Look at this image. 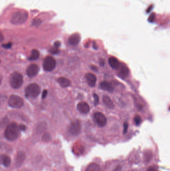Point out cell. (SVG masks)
<instances>
[{"instance_id":"obj_1","label":"cell","mask_w":170,"mask_h":171,"mask_svg":"<svg viewBox=\"0 0 170 171\" xmlns=\"http://www.w3.org/2000/svg\"><path fill=\"white\" fill-rule=\"evenodd\" d=\"M20 130L19 126L16 123H12L9 124L5 131L4 135L6 138L9 141H15L20 136Z\"/></svg>"},{"instance_id":"obj_30","label":"cell","mask_w":170,"mask_h":171,"mask_svg":"<svg viewBox=\"0 0 170 171\" xmlns=\"http://www.w3.org/2000/svg\"><path fill=\"white\" fill-rule=\"evenodd\" d=\"M155 14H154V13L152 14L151 16L149 17V19H148L149 22H153L154 21V19H155Z\"/></svg>"},{"instance_id":"obj_9","label":"cell","mask_w":170,"mask_h":171,"mask_svg":"<svg viewBox=\"0 0 170 171\" xmlns=\"http://www.w3.org/2000/svg\"><path fill=\"white\" fill-rule=\"evenodd\" d=\"M40 68L38 65L36 64H32L27 68V75L30 78H33L38 74Z\"/></svg>"},{"instance_id":"obj_22","label":"cell","mask_w":170,"mask_h":171,"mask_svg":"<svg viewBox=\"0 0 170 171\" xmlns=\"http://www.w3.org/2000/svg\"><path fill=\"white\" fill-rule=\"evenodd\" d=\"M134 121L137 125H139L142 122V119L139 115H136L134 118Z\"/></svg>"},{"instance_id":"obj_23","label":"cell","mask_w":170,"mask_h":171,"mask_svg":"<svg viewBox=\"0 0 170 171\" xmlns=\"http://www.w3.org/2000/svg\"><path fill=\"white\" fill-rule=\"evenodd\" d=\"M51 139V135L48 133H46L44 134L43 137V140L44 142L50 141Z\"/></svg>"},{"instance_id":"obj_33","label":"cell","mask_w":170,"mask_h":171,"mask_svg":"<svg viewBox=\"0 0 170 171\" xmlns=\"http://www.w3.org/2000/svg\"><path fill=\"white\" fill-rule=\"evenodd\" d=\"M147 171H157V169L155 167L151 166V167H149V168L148 169Z\"/></svg>"},{"instance_id":"obj_13","label":"cell","mask_w":170,"mask_h":171,"mask_svg":"<svg viewBox=\"0 0 170 171\" xmlns=\"http://www.w3.org/2000/svg\"><path fill=\"white\" fill-rule=\"evenodd\" d=\"M81 41V36L79 34H74L69 37L68 39V43L72 46H75L79 43Z\"/></svg>"},{"instance_id":"obj_8","label":"cell","mask_w":170,"mask_h":171,"mask_svg":"<svg viewBox=\"0 0 170 171\" xmlns=\"http://www.w3.org/2000/svg\"><path fill=\"white\" fill-rule=\"evenodd\" d=\"M94 118L99 127H104L107 124V119L106 117L101 112H96L94 115Z\"/></svg>"},{"instance_id":"obj_7","label":"cell","mask_w":170,"mask_h":171,"mask_svg":"<svg viewBox=\"0 0 170 171\" xmlns=\"http://www.w3.org/2000/svg\"><path fill=\"white\" fill-rule=\"evenodd\" d=\"M81 123L78 121L73 122L68 127V132L74 136L79 135L81 133Z\"/></svg>"},{"instance_id":"obj_10","label":"cell","mask_w":170,"mask_h":171,"mask_svg":"<svg viewBox=\"0 0 170 171\" xmlns=\"http://www.w3.org/2000/svg\"><path fill=\"white\" fill-rule=\"evenodd\" d=\"M86 80L89 86L93 87L96 83V77L91 73H87L85 76Z\"/></svg>"},{"instance_id":"obj_24","label":"cell","mask_w":170,"mask_h":171,"mask_svg":"<svg viewBox=\"0 0 170 171\" xmlns=\"http://www.w3.org/2000/svg\"><path fill=\"white\" fill-rule=\"evenodd\" d=\"M93 96L94 98V105L95 106H96L98 104V103H99V97L96 94H93Z\"/></svg>"},{"instance_id":"obj_4","label":"cell","mask_w":170,"mask_h":171,"mask_svg":"<svg viewBox=\"0 0 170 171\" xmlns=\"http://www.w3.org/2000/svg\"><path fill=\"white\" fill-rule=\"evenodd\" d=\"M9 83L11 86L14 89L20 88L23 84V76L17 72L12 73L9 78Z\"/></svg>"},{"instance_id":"obj_3","label":"cell","mask_w":170,"mask_h":171,"mask_svg":"<svg viewBox=\"0 0 170 171\" xmlns=\"http://www.w3.org/2000/svg\"><path fill=\"white\" fill-rule=\"evenodd\" d=\"M40 89L36 84H31L27 87L25 90V94L27 97L31 98H35L40 94Z\"/></svg>"},{"instance_id":"obj_21","label":"cell","mask_w":170,"mask_h":171,"mask_svg":"<svg viewBox=\"0 0 170 171\" xmlns=\"http://www.w3.org/2000/svg\"><path fill=\"white\" fill-rule=\"evenodd\" d=\"M40 56V53L37 50H33L32 52L31 55L28 58V59L30 61H35L38 59Z\"/></svg>"},{"instance_id":"obj_20","label":"cell","mask_w":170,"mask_h":171,"mask_svg":"<svg viewBox=\"0 0 170 171\" xmlns=\"http://www.w3.org/2000/svg\"><path fill=\"white\" fill-rule=\"evenodd\" d=\"M58 82L60 86L66 88L70 85V81L68 79L64 77H60L58 80Z\"/></svg>"},{"instance_id":"obj_36","label":"cell","mask_w":170,"mask_h":171,"mask_svg":"<svg viewBox=\"0 0 170 171\" xmlns=\"http://www.w3.org/2000/svg\"><path fill=\"white\" fill-rule=\"evenodd\" d=\"M4 39V37L3 34L0 32V43L3 41Z\"/></svg>"},{"instance_id":"obj_27","label":"cell","mask_w":170,"mask_h":171,"mask_svg":"<svg viewBox=\"0 0 170 171\" xmlns=\"http://www.w3.org/2000/svg\"><path fill=\"white\" fill-rule=\"evenodd\" d=\"M128 124L127 122L124 124V130H123V134H125L127 133L128 131Z\"/></svg>"},{"instance_id":"obj_17","label":"cell","mask_w":170,"mask_h":171,"mask_svg":"<svg viewBox=\"0 0 170 171\" xmlns=\"http://www.w3.org/2000/svg\"><path fill=\"white\" fill-rule=\"evenodd\" d=\"M109 64L112 69H118L119 67L120 66V64L119 61L115 57H111L109 59Z\"/></svg>"},{"instance_id":"obj_34","label":"cell","mask_w":170,"mask_h":171,"mask_svg":"<svg viewBox=\"0 0 170 171\" xmlns=\"http://www.w3.org/2000/svg\"><path fill=\"white\" fill-rule=\"evenodd\" d=\"M122 170V167L120 165H118L112 171H121Z\"/></svg>"},{"instance_id":"obj_18","label":"cell","mask_w":170,"mask_h":171,"mask_svg":"<svg viewBox=\"0 0 170 171\" xmlns=\"http://www.w3.org/2000/svg\"><path fill=\"white\" fill-rule=\"evenodd\" d=\"M103 101L105 105L107 107V108L110 109H112L114 108V105L113 104L111 99L107 96H104L103 97Z\"/></svg>"},{"instance_id":"obj_26","label":"cell","mask_w":170,"mask_h":171,"mask_svg":"<svg viewBox=\"0 0 170 171\" xmlns=\"http://www.w3.org/2000/svg\"><path fill=\"white\" fill-rule=\"evenodd\" d=\"M40 23H41V21L40 19H35L32 24L34 26H38L40 24Z\"/></svg>"},{"instance_id":"obj_2","label":"cell","mask_w":170,"mask_h":171,"mask_svg":"<svg viewBox=\"0 0 170 171\" xmlns=\"http://www.w3.org/2000/svg\"><path fill=\"white\" fill-rule=\"evenodd\" d=\"M28 14L25 11H17L13 13L10 19L11 23L15 25L23 24L27 21Z\"/></svg>"},{"instance_id":"obj_16","label":"cell","mask_w":170,"mask_h":171,"mask_svg":"<svg viewBox=\"0 0 170 171\" xmlns=\"http://www.w3.org/2000/svg\"><path fill=\"white\" fill-rule=\"evenodd\" d=\"M118 69H119V76L120 77H121L122 78H124L127 77L129 71L126 66L120 65Z\"/></svg>"},{"instance_id":"obj_35","label":"cell","mask_w":170,"mask_h":171,"mask_svg":"<svg viewBox=\"0 0 170 171\" xmlns=\"http://www.w3.org/2000/svg\"><path fill=\"white\" fill-rule=\"evenodd\" d=\"M60 46V43L59 42V41H56V42H55V47L58 48H59Z\"/></svg>"},{"instance_id":"obj_39","label":"cell","mask_w":170,"mask_h":171,"mask_svg":"<svg viewBox=\"0 0 170 171\" xmlns=\"http://www.w3.org/2000/svg\"><path fill=\"white\" fill-rule=\"evenodd\" d=\"M2 79V78L1 76H0V84H1Z\"/></svg>"},{"instance_id":"obj_31","label":"cell","mask_w":170,"mask_h":171,"mask_svg":"<svg viewBox=\"0 0 170 171\" xmlns=\"http://www.w3.org/2000/svg\"><path fill=\"white\" fill-rule=\"evenodd\" d=\"M19 128H20V131H25L26 129V126L24 125H23V124H21V125H20L19 126Z\"/></svg>"},{"instance_id":"obj_6","label":"cell","mask_w":170,"mask_h":171,"mask_svg":"<svg viewBox=\"0 0 170 171\" xmlns=\"http://www.w3.org/2000/svg\"><path fill=\"white\" fill-rule=\"evenodd\" d=\"M8 104L12 108L17 109L23 107L24 101L20 97L17 95H12L9 98Z\"/></svg>"},{"instance_id":"obj_14","label":"cell","mask_w":170,"mask_h":171,"mask_svg":"<svg viewBox=\"0 0 170 171\" xmlns=\"http://www.w3.org/2000/svg\"><path fill=\"white\" fill-rule=\"evenodd\" d=\"M11 163V159L7 155H0V164L5 167H8L10 166Z\"/></svg>"},{"instance_id":"obj_37","label":"cell","mask_w":170,"mask_h":171,"mask_svg":"<svg viewBox=\"0 0 170 171\" xmlns=\"http://www.w3.org/2000/svg\"><path fill=\"white\" fill-rule=\"evenodd\" d=\"M99 64L101 66H104L105 65V61L103 59H100L99 60Z\"/></svg>"},{"instance_id":"obj_11","label":"cell","mask_w":170,"mask_h":171,"mask_svg":"<svg viewBox=\"0 0 170 171\" xmlns=\"http://www.w3.org/2000/svg\"><path fill=\"white\" fill-rule=\"evenodd\" d=\"M77 109L81 113L86 114L89 112L90 108L89 104L85 102L79 103L77 106Z\"/></svg>"},{"instance_id":"obj_12","label":"cell","mask_w":170,"mask_h":171,"mask_svg":"<svg viewBox=\"0 0 170 171\" xmlns=\"http://www.w3.org/2000/svg\"><path fill=\"white\" fill-rule=\"evenodd\" d=\"M26 158V154L23 151H19L17 154L16 158V165L17 167L21 166L23 162H24Z\"/></svg>"},{"instance_id":"obj_32","label":"cell","mask_w":170,"mask_h":171,"mask_svg":"<svg viewBox=\"0 0 170 171\" xmlns=\"http://www.w3.org/2000/svg\"><path fill=\"white\" fill-rule=\"evenodd\" d=\"M47 95V91L46 90H44L43 91V94H42V98H46Z\"/></svg>"},{"instance_id":"obj_19","label":"cell","mask_w":170,"mask_h":171,"mask_svg":"<svg viewBox=\"0 0 170 171\" xmlns=\"http://www.w3.org/2000/svg\"><path fill=\"white\" fill-rule=\"evenodd\" d=\"M85 171H102L99 165L95 163H91L86 168Z\"/></svg>"},{"instance_id":"obj_25","label":"cell","mask_w":170,"mask_h":171,"mask_svg":"<svg viewBox=\"0 0 170 171\" xmlns=\"http://www.w3.org/2000/svg\"><path fill=\"white\" fill-rule=\"evenodd\" d=\"M50 52L51 54H57L59 53V48H58L54 47L50 49Z\"/></svg>"},{"instance_id":"obj_15","label":"cell","mask_w":170,"mask_h":171,"mask_svg":"<svg viewBox=\"0 0 170 171\" xmlns=\"http://www.w3.org/2000/svg\"><path fill=\"white\" fill-rule=\"evenodd\" d=\"M100 87L104 90L107 91L108 92H113L114 91V88L109 83L106 81H103L100 84Z\"/></svg>"},{"instance_id":"obj_38","label":"cell","mask_w":170,"mask_h":171,"mask_svg":"<svg viewBox=\"0 0 170 171\" xmlns=\"http://www.w3.org/2000/svg\"><path fill=\"white\" fill-rule=\"evenodd\" d=\"M91 68L94 71L97 72L98 71V68L97 67L95 66H92L91 67Z\"/></svg>"},{"instance_id":"obj_40","label":"cell","mask_w":170,"mask_h":171,"mask_svg":"<svg viewBox=\"0 0 170 171\" xmlns=\"http://www.w3.org/2000/svg\"><path fill=\"white\" fill-rule=\"evenodd\" d=\"M0 63H1V61H0Z\"/></svg>"},{"instance_id":"obj_29","label":"cell","mask_w":170,"mask_h":171,"mask_svg":"<svg viewBox=\"0 0 170 171\" xmlns=\"http://www.w3.org/2000/svg\"><path fill=\"white\" fill-rule=\"evenodd\" d=\"M145 157H146L145 159L146 160V161H149L150 160V159H151L152 155L151 154V152L149 153H147L146 154V155H145Z\"/></svg>"},{"instance_id":"obj_28","label":"cell","mask_w":170,"mask_h":171,"mask_svg":"<svg viewBox=\"0 0 170 171\" xmlns=\"http://www.w3.org/2000/svg\"><path fill=\"white\" fill-rule=\"evenodd\" d=\"M12 46V43H8L2 45V47L6 49L11 48V47Z\"/></svg>"},{"instance_id":"obj_5","label":"cell","mask_w":170,"mask_h":171,"mask_svg":"<svg viewBox=\"0 0 170 171\" xmlns=\"http://www.w3.org/2000/svg\"><path fill=\"white\" fill-rule=\"evenodd\" d=\"M56 61L51 56H47L44 59L43 63V68L46 71L51 72L55 69Z\"/></svg>"}]
</instances>
